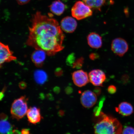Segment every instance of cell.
<instances>
[{
  "mask_svg": "<svg viewBox=\"0 0 134 134\" xmlns=\"http://www.w3.org/2000/svg\"><path fill=\"white\" fill-rule=\"evenodd\" d=\"M50 11L53 14L57 16L63 14L65 10V5L60 0L53 1L49 6Z\"/></svg>",
  "mask_w": 134,
  "mask_h": 134,
  "instance_id": "5bb4252c",
  "label": "cell"
},
{
  "mask_svg": "<svg viewBox=\"0 0 134 134\" xmlns=\"http://www.w3.org/2000/svg\"><path fill=\"white\" fill-rule=\"evenodd\" d=\"M87 41L89 46L94 48H99L102 46V40L101 36L96 33L92 32L88 35Z\"/></svg>",
  "mask_w": 134,
  "mask_h": 134,
  "instance_id": "7c38bea8",
  "label": "cell"
},
{
  "mask_svg": "<svg viewBox=\"0 0 134 134\" xmlns=\"http://www.w3.org/2000/svg\"><path fill=\"white\" fill-rule=\"evenodd\" d=\"M77 23L74 18L71 16L65 17L61 22L62 30L66 33H72L76 30Z\"/></svg>",
  "mask_w": 134,
  "mask_h": 134,
  "instance_id": "30bf717a",
  "label": "cell"
},
{
  "mask_svg": "<svg viewBox=\"0 0 134 134\" xmlns=\"http://www.w3.org/2000/svg\"><path fill=\"white\" fill-rule=\"evenodd\" d=\"M111 49L115 55L123 56L129 49L128 43L123 38H115L112 42Z\"/></svg>",
  "mask_w": 134,
  "mask_h": 134,
  "instance_id": "5b68a950",
  "label": "cell"
},
{
  "mask_svg": "<svg viewBox=\"0 0 134 134\" xmlns=\"http://www.w3.org/2000/svg\"><path fill=\"white\" fill-rule=\"evenodd\" d=\"M88 77L90 82L96 86H103L106 79L104 72L99 69L92 70L89 73Z\"/></svg>",
  "mask_w": 134,
  "mask_h": 134,
  "instance_id": "52a82bcc",
  "label": "cell"
},
{
  "mask_svg": "<svg viewBox=\"0 0 134 134\" xmlns=\"http://www.w3.org/2000/svg\"><path fill=\"white\" fill-rule=\"evenodd\" d=\"M35 78L37 83L39 84L42 85L47 81V75L44 71H37L35 74Z\"/></svg>",
  "mask_w": 134,
  "mask_h": 134,
  "instance_id": "ac0fdd59",
  "label": "cell"
},
{
  "mask_svg": "<svg viewBox=\"0 0 134 134\" xmlns=\"http://www.w3.org/2000/svg\"><path fill=\"white\" fill-rule=\"evenodd\" d=\"M83 2L91 8L100 11L107 0H82Z\"/></svg>",
  "mask_w": 134,
  "mask_h": 134,
  "instance_id": "2e32d148",
  "label": "cell"
},
{
  "mask_svg": "<svg viewBox=\"0 0 134 134\" xmlns=\"http://www.w3.org/2000/svg\"><path fill=\"white\" fill-rule=\"evenodd\" d=\"M97 117L98 120L94 126L95 134H121L122 126L117 119L102 111Z\"/></svg>",
  "mask_w": 134,
  "mask_h": 134,
  "instance_id": "7a4b0ae2",
  "label": "cell"
},
{
  "mask_svg": "<svg viewBox=\"0 0 134 134\" xmlns=\"http://www.w3.org/2000/svg\"><path fill=\"white\" fill-rule=\"evenodd\" d=\"M27 44L53 56L63 49L65 36L58 21L37 11L32 16Z\"/></svg>",
  "mask_w": 134,
  "mask_h": 134,
  "instance_id": "6da1fadb",
  "label": "cell"
},
{
  "mask_svg": "<svg viewBox=\"0 0 134 134\" xmlns=\"http://www.w3.org/2000/svg\"><path fill=\"white\" fill-rule=\"evenodd\" d=\"M116 111L124 116H127L131 115L133 112V107L127 102H122L118 107L115 108Z\"/></svg>",
  "mask_w": 134,
  "mask_h": 134,
  "instance_id": "9a60e30c",
  "label": "cell"
},
{
  "mask_svg": "<svg viewBox=\"0 0 134 134\" xmlns=\"http://www.w3.org/2000/svg\"><path fill=\"white\" fill-rule=\"evenodd\" d=\"M98 55L96 53H92L90 55V57L92 60H95L98 58Z\"/></svg>",
  "mask_w": 134,
  "mask_h": 134,
  "instance_id": "d4e9b609",
  "label": "cell"
},
{
  "mask_svg": "<svg viewBox=\"0 0 134 134\" xmlns=\"http://www.w3.org/2000/svg\"><path fill=\"white\" fill-rule=\"evenodd\" d=\"M26 84L24 82H21L20 83L19 85V87L21 89L23 90L24 89L26 88Z\"/></svg>",
  "mask_w": 134,
  "mask_h": 134,
  "instance_id": "4316f807",
  "label": "cell"
},
{
  "mask_svg": "<svg viewBox=\"0 0 134 134\" xmlns=\"http://www.w3.org/2000/svg\"><path fill=\"white\" fill-rule=\"evenodd\" d=\"M26 115L28 121L34 125L39 123L42 118L40 109L36 107H30L28 109Z\"/></svg>",
  "mask_w": 134,
  "mask_h": 134,
  "instance_id": "8fae6325",
  "label": "cell"
},
{
  "mask_svg": "<svg viewBox=\"0 0 134 134\" xmlns=\"http://www.w3.org/2000/svg\"><path fill=\"white\" fill-rule=\"evenodd\" d=\"M72 78L75 84L79 87L85 86L89 81L88 75L86 72L79 70L72 73Z\"/></svg>",
  "mask_w": 134,
  "mask_h": 134,
  "instance_id": "9c48e42d",
  "label": "cell"
},
{
  "mask_svg": "<svg viewBox=\"0 0 134 134\" xmlns=\"http://www.w3.org/2000/svg\"><path fill=\"white\" fill-rule=\"evenodd\" d=\"M46 54L43 50H36L31 55V60L33 63L37 66H42L46 59Z\"/></svg>",
  "mask_w": 134,
  "mask_h": 134,
  "instance_id": "4fadbf2b",
  "label": "cell"
},
{
  "mask_svg": "<svg viewBox=\"0 0 134 134\" xmlns=\"http://www.w3.org/2000/svg\"><path fill=\"white\" fill-rule=\"evenodd\" d=\"M31 0H16L18 4L19 5H23L27 4Z\"/></svg>",
  "mask_w": 134,
  "mask_h": 134,
  "instance_id": "603a6c76",
  "label": "cell"
},
{
  "mask_svg": "<svg viewBox=\"0 0 134 134\" xmlns=\"http://www.w3.org/2000/svg\"><path fill=\"white\" fill-rule=\"evenodd\" d=\"M6 90V87L3 88L2 91L0 92V101L2 100L4 96V92Z\"/></svg>",
  "mask_w": 134,
  "mask_h": 134,
  "instance_id": "cb8c5ba5",
  "label": "cell"
},
{
  "mask_svg": "<svg viewBox=\"0 0 134 134\" xmlns=\"http://www.w3.org/2000/svg\"><path fill=\"white\" fill-rule=\"evenodd\" d=\"M97 100V95L94 92L90 90H86L82 93L80 101L82 105L86 108H90L96 103Z\"/></svg>",
  "mask_w": 134,
  "mask_h": 134,
  "instance_id": "ba28073f",
  "label": "cell"
},
{
  "mask_svg": "<svg viewBox=\"0 0 134 134\" xmlns=\"http://www.w3.org/2000/svg\"><path fill=\"white\" fill-rule=\"evenodd\" d=\"M122 134H134V129L131 127H125L122 132Z\"/></svg>",
  "mask_w": 134,
  "mask_h": 134,
  "instance_id": "44dd1931",
  "label": "cell"
},
{
  "mask_svg": "<svg viewBox=\"0 0 134 134\" xmlns=\"http://www.w3.org/2000/svg\"><path fill=\"white\" fill-rule=\"evenodd\" d=\"M95 92L94 93L96 94V95H98L99 94V93L100 92V90L99 88H96V89L95 90Z\"/></svg>",
  "mask_w": 134,
  "mask_h": 134,
  "instance_id": "83f0119b",
  "label": "cell"
},
{
  "mask_svg": "<svg viewBox=\"0 0 134 134\" xmlns=\"http://www.w3.org/2000/svg\"><path fill=\"white\" fill-rule=\"evenodd\" d=\"M12 129V125L8 119H0V134H8Z\"/></svg>",
  "mask_w": 134,
  "mask_h": 134,
  "instance_id": "e0dca14e",
  "label": "cell"
},
{
  "mask_svg": "<svg viewBox=\"0 0 134 134\" xmlns=\"http://www.w3.org/2000/svg\"><path fill=\"white\" fill-rule=\"evenodd\" d=\"M16 58L8 45L0 41V68L4 63L15 61Z\"/></svg>",
  "mask_w": 134,
  "mask_h": 134,
  "instance_id": "8992f818",
  "label": "cell"
},
{
  "mask_svg": "<svg viewBox=\"0 0 134 134\" xmlns=\"http://www.w3.org/2000/svg\"><path fill=\"white\" fill-rule=\"evenodd\" d=\"M28 98L24 96L13 101L11 108V115L13 119L19 120L26 114L28 110Z\"/></svg>",
  "mask_w": 134,
  "mask_h": 134,
  "instance_id": "3957f363",
  "label": "cell"
},
{
  "mask_svg": "<svg viewBox=\"0 0 134 134\" xmlns=\"http://www.w3.org/2000/svg\"><path fill=\"white\" fill-rule=\"evenodd\" d=\"M108 91L110 93H114L116 91V88L114 85H110L108 87Z\"/></svg>",
  "mask_w": 134,
  "mask_h": 134,
  "instance_id": "7402d4cb",
  "label": "cell"
},
{
  "mask_svg": "<svg viewBox=\"0 0 134 134\" xmlns=\"http://www.w3.org/2000/svg\"><path fill=\"white\" fill-rule=\"evenodd\" d=\"M71 12L73 17L79 20L88 18L93 14L91 8L81 1L75 3L72 8Z\"/></svg>",
  "mask_w": 134,
  "mask_h": 134,
  "instance_id": "277c9868",
  "label": "cell"
},
{
  "mask_svg": "<svg viewBox=\"0 0 134 134\" xmlns=\"http://www.w3.org/2000/svg\"><path fill=\"white\" fill-rule=\"evenodd\" d=\"M75 60V55L74 53L70 54L67 57L66 60L67 64L72 67L73 64Z\"/></svg>",
  "mask_w": 134,
  "mask_h": 134,
  "instance_id": "ffe728a7",
  "label": "cell"
},
{
  "mask_svg": "<svg viewBox=\"0 0 134 134\" xmlns=\"http://www.w3.org/2000/svg\"><path fill=\"white\" fill-rule=\"evenodd\" d=\"M21 134H30V130L28 129H24L22 130Z\"/></svg>",
  "mask_w": 134,
  "mask_h": 134,
  "instance_id": "484cf974",
  "label": "cell"
},
{
  "mask_svg": "<svg viewBox=\"0 0 134 134\" xmlns=\"http://www.w3.org/2000/svg\"><path fill=\"white\" fill-rule=\"evenodd\" d=\"M84 59L82 57L78 58L75 60L73 64L72 67L73 68L80 69L81 68L83 63Z\"/></svg>",
  "mask_w": 134,
  "mask_h": 134,
  "instance_id": "d6986e66",
  "label": "cell"
}]
</instances>
